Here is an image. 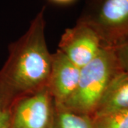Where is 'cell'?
<instances>
[{"label": "cell", "mask_w": 128, "mask_h": 128, "mask_svg": "<svg viewBox=\"0 0 128 128\" xmlns=\"http://www.w3.org/2000/svg\"><path fill=\"white\" fill-rule=\"evenodd\" d=\"M49 2L58 6H68L75 3L77 0H48Z\"/></svg>", "instance_id": "obj_12"}, {"label": "cell", "mask_w": 128, "mask_h": 128, "mask_svg": "<svg viewBox=\"0 0 128 128\" xmlns=\"http://www.w3.org/2000/svg\"><path fill=\"white\" fill-rule=\"evenodd\" d=\"M54 109V100L44 87L14 102L9 128H50Z\"/></svg>", "instance_id": "obj_4"}, {"label": "cell", "mask_w": 128, "mask_h": 128, "mask_svg": "<svg viewBox=\"0 0 128 128\" xmlns=\"http://www.w3.org/2000/svg\"><path fill=\"white\" fill-rule=\"evenodd\" d=\"M120 71L113 48L103 47L94 59L80 68L77 88L62 106L78 114L92 117L112 80Z\"/></svg>", "instance_id": "obj_2"}, {"label": "cell", "mask_w": 128, "mask_h": 128, "mask_svg": "<svg viewBox=\"0 0 128 128\" xmlns=\"http://www.w3.org/2000/svg\"><path fill=\"white\" fill-rule=\"evenodd\" d=\"M112 48L120 70L128 71V37Z\"/></svg>", "instance_id": "obj_10"}, {"label": "cell", "mask_w": 128, "mask_h": 128, "mask_svg": "<svg viewBox=\"0 0 128 128\" xmlns=\"http://www.w3.org/2000/svg\"><path fill=\"white\" fill-rule=\"evenodd\" d=\"M50 128H93L92 118L74 112L62 105L55 104Z\"/></svg>", "instance_id": "obj_8"}, {"label": "cell", "mask_w": 128, "mask_h": 128, "mask_svg": "<svg viewBox=\"0 0 128 128\" xmlns=\"http://www.w3.org/2000/svg\"><path fill=\"white\" fill-rule=\"evenodd\" d=\"M93 128H128V109L92 118Z\"/></svg>", "instance_id": "obj_9"}, {"label": "cell", "mask_w": 128, "mask_h": 128, "mask_svg": "<svg viewBox=\"0 0 128 128\" xmlns=\"http://www.w3.org/2000/svg\"><path fill=\"white\" fill-rule=\"evenodd\" d=\"M128 109V71L113 78L92 118Z\"/></svg>", "instance_id": "obj_7"}, {"label": "cell", "mask_w": 128, "mask_h": 128, "mask_svg": "<svg viewBox=\"0 0 128 128\" xmlns=\"http://www.w3.org/2000/svg\"><path fill=\"white\" fill-rule=\"evenodd\" d=\"M105 47L97 32L87 24L80 21L62 34L58 49L69 60L82 68L96 58Z\"/></svg>", "instance_id": "obj_5"}, {"label": "cell", "mask_w": 128, "mask_h": 128, "mask_svg": "<svg viewBox=\"0 0 128 128\" xmlns=\"http://www.w3.org/2000/svg\"><path fill=\"white\" fill-rule=\"evenodd\" d=\"M12 107L7 103L0 90V128H9Z\"/></svg>", "instance_id": "obj_11"}, {"label": "cell", "mask_w": 128, "mask_h": 128, "mask_svg": "<svg viewBox=\"0 0 128 128\" xmlns=\"http://www.w3.org/2000/svg\"><path fill=\"white\" fill-rule=\"evenodd\" d=\"M80 68L59 50L52 54L47 88L56 105H64L73 96L78 86Z\"/></svg>", "instance_id": "obj_6"}, {"label": "cell", "mask_w": 128, "mask_h": 128, "mask_svg": "<svg viewBox=\"0 0 128 128\" xmlns=\"http://www.w3.org/2000/svg\"><path fill=\"white\" fill-rule=\"evenodd\" d=\"M44 7L26 32L9 47V56L0 70V90L11 107L24 96L47 86L52 54L46 38Z\"/></svg>", "instance_id": "obj_1"}, {"label": "cell", "mask_w": 128, "mask_h": 128, "mask_svg": "<svg viewBox=\"0 0 128 128\" xmlns=\"http://www.w3.org/2000/svg\"><path fill=\"white\" fill-rule=\"evenodd\" d=\"M78 21L92 28L105 46L114 47L128 37V0H87Z\"/></svg>", "instance_id": "obj_3"}]
</instances>
